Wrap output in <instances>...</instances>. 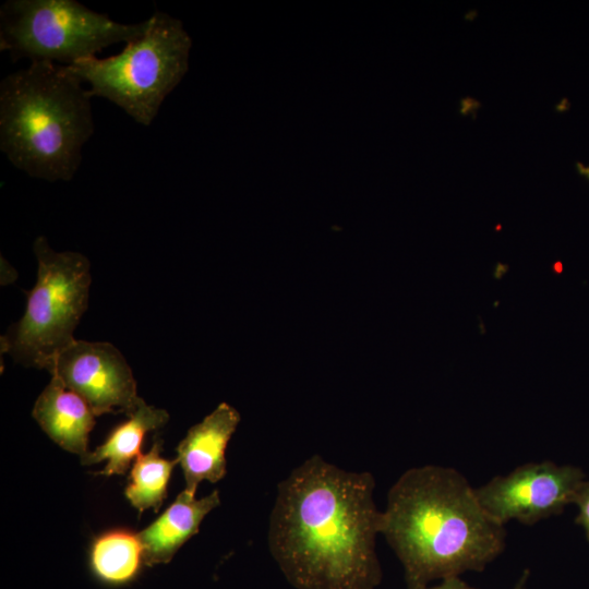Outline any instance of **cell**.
Returning a JSON list of instances; mask_svg holds the SVG:
<instances>
[{
	"label": "cell",
	"mask_w": 589,
	"mask_h": 589,
	"mask_svg": "<svg viewBox=\"0 0 589 589\" xmlns=\"http://www.w3.org/2000/svg\"><path fill=\"white\" fill-rule=\"evenodd\" d=\"M375 479L318 455L277 485L269 516V552L296 589H375L382 581L376 537L383 512Z\"/></svg>",
	"instance_id": "6da1fadb"
},
{
	"label": "cell",
	"mask_w": 589,
	"mask_h": 589,
	"mask_svg": "<svg viewBox=\"0 0 589 589\" xmlns=\"http://www.w3.org/2000/svg\"><path fill=\"white\" fill-rule=\"evenodd\" d=\"M381 534L402 565L407 589L482 572L504 552L507 536L466 477L438 465L410 468L395 481Z\"/></svg>",
	"instance_id": "7a4b0ae2"
},
{
	"label": "cell",
	"mask_w": 589,
	"mask_h": 589,
	"mask_svg": "<svg viewBox=\"0 0 589 589\" xmlns=\"http://www.w3.org/2000/svg\"><path fill=\"white\" fill-rule=\"evenodd\" d=\"M92 96L67 65L31 62L0 82V149L16 169L70 181L93 136Z\"/></svg>",
	"instance_id": "3957f363"
},
{
	"label": "cell",
	"mask_w": 589,
	"mask_h": 589,
	"mask_svg": "<svg viewBox=\"0 0 589 589\" xmlns=\"http://www.w3.org/2000/svg\"><path fill=\"white\" fill-rule=\"evenodd\" d=\"M146 31L117 55L80 60L68 69L141 125L149 127L189 70L192 39L183 23L155 11Z\"/></svg>",
	"instance_id": "277c9868"
},
{
	"label": "cell",
	"mask_w": 589,
	"mask_h": 589,
	"mask_svg": "<svg viewBox=\"0 0 589 589\" xmlns=\"http://www.w3.org/2000/svg\"><path fill=\"white\" fill-rule=\"evenodd\" d=\"M37 279L26 291L23 316L1 337V351L25 366L51 373L58 356L74 340L88 305L92 283L88 259L55 251L44 236L35 239Z\"/></svg>",
	"instance_id": "5b68a950"
},
{
	"label": "cell",
	"mask_w": 589,
	"mask_h": 589,
	"mask_svg": "<svg viewBox=\"0 0 589 589\" xmlns=\"http://www.w3.org/2000/svg\"><path fill=\"white\" fill-rule=\"evenodd\" d=\"M147 24L117 22L76 0H8L0 8V50L12 61L72 65L137 38Z\"/></svg>",
	"instance_id": "8992f818"
},
{
	"label": "cell",
	"mask_w": 589,
	"mask_h": 589,
	"mask_svg": "<svg viewBox=\"0 0 589 589\" xmlns=\"http://www.w3.org/2000/svg\"><path fill=\"white\" fill-rule=\"evenodd\" d=\"M585 478L584 471L575 466L530 461L505 476L493 477L474 488V493L484 512L500 525L516 520L532 526L562 514L573 504Z\"/></svg>",
	"instance_id": "52a82bcc"
},
{
	"label": "cell",
	"mask_w": 589,
	"mask_h": 589,
	"mask_svg": "<svg viewBox=\"0 0 589 589\" xmlns=\"http://www.w3.org/2000/svg\"><path fill=\"white\" fill-rule=\"evenodd\" d=\"M81 396L94 414H132L144 401L123 354L107 341L74 340L57 358L50 373Z\"/></svg>",
	"instance_id": "ba28073f"
},
{
	"label": "cell",
	"mask_w": 589,
	"mask_h": 589,
	"mask_svg": "<svg viewBox=\"0 0 589 589\" xmlns=\"http://www.w3.org/2000/svg\"><path fill=\"white\" fill-rule=\"evenodd\" d=\"M240 422L239 412L221 402L200 423L193 425L177 447L185 491L195 495L203 481L215 483L226 474V448Z\"/></svg>",
	"instance_id": "9c48e42d"
},
{
	"label": "cell",
	"mask_w": 589,
	"mask_h": 589,
	"mask_svg": "<svg viewBox=\"0 0 589 589\" xmlns=\"http://www.w3.org/2000/svg\"><path fill=\"white\" fill-rule=\"evenodd\" d=\"M219 503L217 490L199 500L183 490L155 521L137 533L144 564L153 566L168 563L199 532L202 520Z\"/></svg>",
	"instance_id": "30bf717a"
},
{
	"label": "cell",
	"mask_w": 589,
	"mask_h": 589,
	"mask_svg": "<svg viewBox=\"0 0 589 589\" xmlns=\"http://www.w3.org/2000/svg\"><path fill=\"white\" fill-rule=\"evenodd\" d=\"M46 434L63 449L85 456L95 414L87 402L55 375L38 396L32 412Z\"/></svg>",
	"instance_id": "8fae6325"
},
{
	"label": "cell",
	"mask_w": 589,
	"mask_h": 589,
	"mask_svg": "<svg viewBox=\"0 0 589 589\" xmlns=\"http://www.w3.org/2000/svg\"><path fill=\"white\" fill-rule=\"evenodd\" d=\"M129 419L117 425L105 443L94 452L81 457L83 465L107 460L99 474H123L132 460L141 454L145 434L166 424L169 414L166 410L155 408L143 401Z\"/></svg>",
	"instance_id": "7c38bea8"
},
{
	"label": "cell",
	"mask_w": 589,
	"mask_h": 589,
	"mask_svg": "<svg viewBox=\"0 0 589 589\" xmlns=\"http://www.w3.org/2000/svg\"><path fill=\"white\" fill-rule=\"evenodd\" d=\"M145 565L137 534L127 531L107 532L91 549L89 566L103 584L119 587L133 581Z\"/></svg>",
	"instance_id": "4fadbf2b"
},
{
	"label": "cell",
	"mask_w": 589,
	"mask_h": 589,
	"mask_svg": "<svg viewBox=\"0 0 589 589\" xmlns=\"http://www.w3.org/2000/svg\"><path fill=\"white\" fill-rule=\"evenodd\" d=\"M163 441L156 440L145 455L133 464L125 496L140 513L147 508L158 512L166 495L167 485L177 460L160 457Z\"/></svg>",
	"instance_id": "5bb4252c"
},
{
	"label": "cell",
	"mask_w": 589,
	"mask_h": 589,
	"mask_svg": "<svg viewBox=\"0 0 589 589\" xmlns=\"http://www.w3.org/2000/svg\"><path fill=\"white\" fill-rule=\"evenodd\" d=\"M573 504L578 508V515L575 521L584 528L586 537L589 540V480H585L579 485Z\"/></svg>",
	"instance_id": "9a60e30c"
},
{
	"label": "cell",
	"mask_w": 589,
	"mask_h": 589,
	"mask_svg": "<svg viewBox=\"0 0 589 589\" xmlns=\"http://www.w3.org/2000/svg\"><path fill=\"white\" fill-rule=\"evenodd\" d=\"M529 577H530L529 569H525L512 589H527ZM421 589H478V588L470 586L468 582L462 580L460 576H457V577L445 578L435 586H426Z\"/></svg>",
	"instance_id": "2e32d148"
},
{
	"label": "cell",
	"mask_w": 589,
	"mask_h": 589,
	"mask_svg": "<svg viewBox=\"0 0 589 589\" xmlns=\"http://www.w3.org/2000/svg\"><path fill=\"white\" fill-rule=\"evenodd\" d=\"M481 106V104L470 97L460 99V113L467 115L472 113L473 117H476V110Z\"/></svg>",
	"instance_id": "e0dca14e"
},
{
	"label": "cell",
	"mask_w": 589,
	"mask_h": 589,
	"mask_svg": "<svg viewBox=\"0 0 589 589\" xmlns=\"http://www.w3.org/2000/svg\"><path fill=\"white\" fill-rule=\"evenodd\" d=\"M507 271V266L504 264L498 263L495 266L494 277L500 279Z\"/></svg>",
	"instance_id": "ac0fdd59"
},
{
	"label": "cell",
	"mask_w": 589,
	"mask_h": 589,
	"mask_svg": "<svg viewBox=\"0 0 589 589\" xmlns=\"http://www.w3.org/2000/svg\"><path fill=\"white\" fill-rule=\"evenodd\" d=\"M576 166H577L578 172L585 176L589 180V167L582 166V164L579 161L576 163Z\"/></svg>",
	"instance_id": "d6986e66"
},
{
	"label": "cell",
	"mask_w": 589,
	"mask_h": 589,
	"mask_svg": "<svg viewBox=\"0 0 589 589\" xmlns=\"http://www.w3.org/2000/svg\"><path fill=\"white\" fill-rule=\"evenodd\" d=\"M569 107L568 100L566 98L562 99L561 104H558L555 108L557 111H565Z\"/></svg>",
	"instance_id": "ffe728a7"
}]
</instances>
